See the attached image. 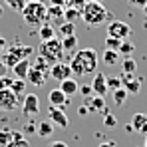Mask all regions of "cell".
Wrapping results in <instances>:
<instances>
[{
	"label": "cell",
	"mask_w": 147,
	"mask_h": 147,
	"mask_svg": "<svg viewBox=\"0 0 147 147\" xmlns=\"http://www.w3.org/2000/svg\"><path fill=\"white\" fill-rule=\"evenodd\" d=\"M121 66H123V74H125V76H133L135 70H137V64H135V60H131V58H125L121 62Z\"/></svg>",
	"instance_id": "obj_27"
},
{
	"label": "cell",
	"mask_w": 147,
	"mask_h": 147,
	"mask_svg": "<svg viewBox=\"0 0 147 147\" xmlns=\"http://www.w3.org/2000/svg\"><path fill=\"white\" fill-rule=\"evenodd\" d=\"M48 20L54 28H60V26L66 22L64 8H62V6H48V18H46V22H48Z\"/></svg>",
	"instance_id": "obj_12"
},
{
	"label": "cell",
	"mask_w": 147,
	"mask_h": 147,
	"mask_svg": "<svg viewBox=\"0 0 147 147\" xmlns=\"http://www.w3.org/2000/svg\"><path fill=\"white\" fill-rule=\"evenodd\" d=\"M119 58H121V54H119L117 50H105V52L101 54V60H103L105 66H115V64L119 62Z\"/></svg>",
	"instance_id": "obj_21"
},
{
	"label": "cell",
	"mask_w": 147,
	"mask_h": 147,
	"mask_svg": "<svg viewBox=\"0 0 147 147\" xmlns=\"http://www.w3.org/2000/svg\"><path fill=\"white\" fill-rule=\"evenodd\" d=\"M98 52L94 48H84L74 52L72 60H70V68H72V74L82 78V76H90L98 70Z\"/></svg>",
	"instance_id": "obj_1"
},
{
	"label": "cell",
	"mask_w": 147,
	"mask_h": 147,
	"mask_svg": "<svg viewBox=\"0 0 147 147\" xmlns=\"http://www.w3.org/2000/svg\"><path fill=\"white\" fill-rule=\"evenodd\" d=\"M10 90L18 96V98L22 99L26 96V80H18V78H14V82H12V86H10Z\"/></svg>",
	"instance_id": "obj_24"
},
{
	"label": "cell",
	"mask_w": 147,
	"mask_h": 147,
	"mask_svg": "<svg viewBox=\"0 0 147 147\" xmlns=\"http://www.w3.org/2000/svg\"><path fill=\"white\" fill-rule=\"evenodd\" d=\"M36 129H38V123H34L32 119H30V121L24 125V129H22V131L28 133V135H34V133H36Z\"/></svg>",
	"instance_id": "obj_37"
},
{
	"label": "cell",
	"mask_w": 147,
	"mask_h": 147,
	"mask_svg": "<svg viewBox=\"0 0 147 147\" xmlns=\"http://www.w3.org/2000/svg\"><path fill=\"white\" fill-rule=\"evenodd\" d=\"M30 68H32V62L26 58V60L18 62V64L12 68V72H14V76H16L18 80H26V76H28V72H30Z\"/></svg>",
	"instance_id": "obj_20"
},
{
	"label": "cell",
	"mask_w": 147,
	"mask_h": 147,
	"mask_svg": "<svg viewBox=\"0 0 147 147\" xmlns=\"http://www.w3.org/2000/svg\"><path fill=\"white\" fill-rule=\"evenodd\" d=\"M62 48H64V52H76V48H78V36L76 34H72V36H66V38H62Z\"/></svg>",
	"instance_id": "obj_23"
},
{
	"label": "cell",
	"mask_w": 147,
	"mask_h": 147,
	"mask_svg": "<svg viewBox=\"0 0 147 147\" xmlns=\"http://www.w3.org/2000/svg\"><path fill=\"white\" fill-rule=\"evenodd\" d=\"M92 90H94V94H96V96L105 98V94L109 92V90H107V76H105V74H96V76H94Z\"/></svg>",
	"instance_id": "obj_13"
},
{
	"label": "cell",
	"mask_w": 147,
	"mask_h": 147,
	"mask_svg": "<svg viewBox=\"0 0 147 147\" xmlns=\"http://www.w3.org/2000/svg\"><path fill=\"white\" fill-rule=\"evenodd\" d=\"M119 88H123L121 84V78H107V90H119Z\"/></svg>",
	"instance_id": "obj_35"
},
{
	"label": "cell",
	"mask_w": 147,
	"mask_h": 147,
	"mask_svg": "<svg viewBox=\"0 0 147 147\" xmlns=\"http://www.w3.org/2000/svg\"><path fill=\"white\" fill-rule=\"evenodd\" d=\"M12 82H14V78H4V76H0V90H10V86H12Z\"/></svg>",
	"instance_id": "obj_38"
},
{
	"label": "cell",
	"mask_w": 147,
	"mask_h": 147,
	"mask_svg": "<svg viewBox=\"0 0 147 147\" xmlns=\"http://www.w3.org/2000/svg\"><path fill=\"white\" fill-rule=\"evenodd\" d=\"M86 2L88 0H66V8H78V10H82Z\"/></svg>",
	"instance_id": "obj_36"
},
{
	"label": "cell",
	"mask_w": 147,
	"mask_h": 147,
	"mask_svg": "<svg viewBox=\"0 0 147 147\" xmlns=\"http://www.w3.org/2000/svg\"><path fill=\"white\" fill-rule=\"evenodd\" d=\"M22 113L28 119H32L34 115L40 113V98L36 94H26L22 99Z\"/></svg>",
	"instance_id": "obj_8"
},
{
	"label": "cell",
	"mask_w": 147,
	"mask_h": 147,
	"mask_svg": "<svg viewBox=\"0 0 147 147\" xmlns=\"http://www.w3.org/2000/svg\"><path fill=\"white\" fill-rule=\"evenodd\" d=\"M121 84L127 94H139L141 90V78H133V76H121Z\"/></svg>",
	"instance_id": "obj_15"
},
{
	"label": "cell",
	"mask_w": 147,
	"mask_h": 147,
	"mask_svg": "<svg viewBox=\"0 0 147 147\" xmlns=\"http://www.w3.org/2000/svg\"><path fill=\"white\" fill-rule=\"evenodd\" d=\"M22 20L30 26H42L48 18V4H44L42 0H30L22 8Z\"/></svg>",
	"instance_id": "obj_3"
},
{
	"label": "cell",
	"mask_w": 147,
	"mask_h": 147,
	"mask_svg": "<svg viewBox=\"0 0 147 147\" xmlns=\"http://www.w3.org/2000/svg\"><path fill=\"white\" fill-rule=\"evenodd\" d=\"M98 147H117V143L115 141H101Z\"/></svg>",
	"instance_id": "obj_42"
},
{
	"label": "cell",
	"mask_w": 147,
	"mask_h": 147,
	"mask_svg": "<svg viewBox=\"0 0 147 147\" xmlns=\"http://www.w3.org/2000/svg\"><path fill=\"white\" fill-rule=\"evenodd\" d=\"M2 14H4V6L0 4V16H2Z\"/></svg>",
	"instance_id": "obj_49"
},
{
	"label": "cell",
	"mask_w": 147,
	"mask_h": 147,
	"mask_svg": "<svg viewBox=\"0 0 147 147\" xmlns=\"http://www.w3.org/2000/svg\"><path fill=\"white\" fill-rule=\"evenodd\" d=\"M64 16H66V22H74L76 18H82V10H78V8H64Z\"/></svg>",
	"instance_id": "obj_31"
},
{
	"label": "cell",
	"mask_w": 147,
	"mask_h": 147,
	"mask_svg": "<svg viewBox=\"0 0 147 147\" xmlns=\"http://www.w3.org/2000/svg\"><path fill=\"white\" fill-rule=\"evenodd\" d=\"M72 68H70V64H66V62H56L52 68H50V78H54L56 82H64V80H68V78H72Z\"/></svg>",
	"instance_id": "obj_9"
},
{
	"label": "cell",
	"mask_w": 147,
	"mask_h": 147,
	"mask_svg": "<svg viewBox=\"0 0 147 147\" xmlns=\"http://www.w3.org/2000/svg\"><path fill=\"white\" fill-rule=\"evenodd\" d=\"M54 123L50 121V119H44V121H38V129H36V133L40 135V137H50L52 133H54Z\"/></svg>",
	"instance_id": "obj_22"
},
{
	"label": "cell",
	"mask_w": 147,
	"mask_h": 147,
	"mask_svg": "<svg viewBox=\"0 0 147 147\" xmlns=\"http://www.w3.org/2000/svg\"><path fill=\"white\" fill-rule=\"evenodd\" d=\"M133 50H135V46H133L129 40H123L121 46H119V54H123V56H127V58H129V56L133 54Z\"/></svg>",
	"instance_id": "obj_32"
},
{
	"label": "cell",
	"mask_w": 147,
	"mask_h": 147,
	"mask_svg": "<svg viewBox=\"0 0 147 147\" xmlns=\"http://www.w3.org/2000/svg\"><path fill=\"white\" fill-rule=\"evenodd\" d=\"M6 50V40H4V36H0V54Z\"/></svg>",
	"instance_id": "obj_45"
},
{
	"label": "cell",
	"mask_w": 147,
	"mask_h": 147,
	"mask_svg": "<svg viewBox=\"0 0 147 147\" xmlns=\"http://www.w3.org/2000/svg\"><path fill=\"white\" fill-rule=\"evenodd\" d=\"M125 133H135V129H133V125H131V123H127V125H125Z\"/></svg>",
	"instance_id": "obj_46"
},
{
	"label": "cell",
	"mask_w": 147,
	"mask_h": 147,
	"mask_svg": "<svg viewBox=\"0 0 147 147\" xmlns=\"http://www.w3.org/2000/svg\"><path fill=\"white\" fill-rule=\"evenodd\" d=\"M129 4H133V6H139V8H143L147 4V0H127Z\"/></svg>",
	"instance_id": "obj_41"
},
{
	"label": "cell",
	"mask_w": 147,
	"mask_h": 147,
	"mask_svg": "<svg viewBox=\"0 0 147 147\" xmlns=\"http://www.w3.org/2000/svg\"><path fill=\"white\" fill-rule=\"evenodd\" d=\"M82 20H84V24H88V26H101V24H105L107 20L111 22L113 16H111V12L101 2H86L84 8H82Z\"/></svg>",
	"instance_id": "obj_2"
},
{
	"label": "cell",
	"mask_w": 147,
	"mask_h": 147,
	"mask_svg": "<svg viewBox=\"0 0 147 147\" xmlns=\"http://www.w3.org/2000/svg\"><path fill=\"white\" fill-rule=\"evenodd\" d=\"M50 121L54 123V125H58V127H62V129H66L68 125H70V119H68V115H66V111L64 109H60V107H52L50 105Z\"/></svg>",
	"instance_id": "obj_11"
},
{
	"label": "cell",
	"mask_w": 147,
	"mask_h": 147,
	"mask_svg": "<svg viewBox=\"0 0 147 147\" xmlns=\"http://www.w3.org/2000/svg\"><path fill=\"white\" fill-rule=\"evenodd\" d=\"M56 30H58V34H60L62 38L76 34V26H74V22H64V24L60 26V28H56Z\"/></svg>",
	"instance_id": "obj_26"
},
{
	"label": "cell",
	"mask_w": 147,
	"mask_h": 147,
	"mask_svg": "<svg viewBox=\"0 0 147 147\" xmlns=\"http://www.w3.org/2000/svg\"><path fill=\"white\" fill-rule=\"evenodd\" d=\"M107 36L117 38V40H127L131 36V26L123 20H111L107 22Z\"/></svg>",
	"instance_id": "obj_6"
},
{
	"label": "cell",
	"mask_w": 147,
	"mask_h": 147,
	"mask_svg": "<svg viewBox=\"0 0 147 147\" xmlns=\"http://www.w3.org/2000/svg\"><path fill=\"white\" fill-rule=\"evenodd\" d=\"M88 2H103V0H88Z\"/></svg>",
	"instance_id": "obj_50"
},
{
	"label": "cell",
	"mask_w": 147,
	"mask_h": 147,
	"mask_svg": "<svg viewBox=\"0 0 147 147\" xmlns=\"http://www.w3.org/2000/svg\"><path fill=\"white\" fill-rule=\"evenodd\" d=\"M60 90H62L68 98H72V96H76V94L80 92V84H78L74 78H68V80L60 82Z\"/></svg>",
	"instance_id": "obj_17"
},
{
	"label": "cell",
	"mask_w": 147,
	"mask_h": 147,
	"mask_svg": "<svg viewBox=\"0 0 147 147\" xmlns=\"http://www.w3.org/2000/svg\"><path fill=\"white\" fill-rule=\"evenodd\" d=\"M131 125H133L135 133L147 135V113H135L133 119H131Z\"/></svg>",
	"instance_id": "obj_18"
},
{
	"label": "cell",
	"mask_w": 147,
	"mask_h": 147,
	"mask_svg": "<svg viewBox=\"0 0 147 147\" xmlns=\"http://www.w3.org/2000/svg\"><path fill=\"white\" fill-rule=\"evenodd\" d=\"M48 147H68V143H64V141H52Z\"/></svg>",
	"instance_id": "obj_43"
},
{
	"label": "cell",
	"mask_w": 147,
	"mask_h": 147,
	"mask_svg": "<svg viewBox=\"0 0 147 147\" xmlns=\"http://www.w3.org/2000/svg\"><path fill=\"white\" fill-rule=\"evenodd\" d=\"M103 125L105 127H115L117 125V117L111 111H103Z\"/></svg>",
	"instance_id": "obj_33"
},
{
	"label": "cell",
	"mask_w": 147,
	"mask_h": 147,
	"mask_svg": "<svg viewBox=\"0 0 147 147\" xmlns=\"http://www.w3.org/2000/svg\"><path fill=\"white\" fill-rule=\"evenodd\" d=\"M38 54L42 58H46L50 64L54 66L56 62L62 60V54H64V48H62V38H52V40H46L38 46Z\"/></svg>",
	"instance_id": "obj_5"
},
{
	"label": "cell",
	"mask_w": 147,
	"mask_h": 147,
	"mask_svg": "<svg viewBox=\"0 0 147 147\" xmlns=\"http://www.w3.org/2000/svg\"><path fill=\"white\" fill-rule=\"evenodd\" d=\"M8 147H30V145H28V141L22 137V131H14V139L10 141Z\"/></svg>",
	"instance_id": "obj_28"
},
{
	"label": "cell",
	"mask_w": 147,
	"mask_h": 147,
	"mask_svg": "<svg viewBox=\"0 0 147 147\" xmlns=\"http://www.w3.org/2000/svg\"><path fill=\"white\" fill-rule=\"evenodd\" d=\"M12 139H14V131L8 127H2L0 129V147H8Z\"/></svg>",
	"instance_id": "obj_25"
},
{
	"label": "cell",
	"mask_w": 147,
	"mask_h": 147,
	"mask_svg": "<svg viewBox=\"0 0 147 147\" xmlns=\"http://www.w3.org/2000/svg\"><path fill=\"white\" fill-rule=\"evenodd\" d=\"M86 107L90 113H101V111H107L105 107V99L101 96H92V98H86Z\"/></svg>",
	"instance_id": "obj_14"
},
{
	"label": "cell",
	"mask_w": 147,
	"mask_h": 147,
	"mask_svg": "<svg viewBox=\"0 0 147 147\" xmlns=\"http://www.w3.org/2000/svg\"><path fill=\"white\" fill-rule=\"evenodd\" d=\"M38 36H40L42 42H46V40H52V38H58V30L50 24V22H44V24L38 28Z\"/></svg>",
	"instance_id": "obj_19"
},
{
	"label": "cell",
	"mask_w": 147,
	"mask_h": 147,
	"mask_svg": "<svg viewBox=\"0 0 147 147\" xmlns=\"http://www.w3.org/2000/svg\"><path fill=\"white\" fill-rule=\"evenodd\" d=\"M48 101L52 107H60V109H64L68 103H70V98L60 90V88H56V90H52L48 94Z\"/></svg>",
	"instance_id": "obj_10"
},
{
	"label": "cell",
	"mask_w": 147,
	"mask_h": 147,
	"mask_svg": "<svg viewBox=\"0 0 147 147\" xmlns=\"http://www.w3.org/2000/svg\"><path fill=\"white\" fill-rule=\"evenodd\" d=\"M127 92H125V88H119V90H115L113 92V103L115 105H123L125 103V99H127Z\"/></svg>",
	"instance_id": "obj_29"
},
{
	"label": "cell",
	"mask_w": 147,
	"mask_h": 147,
	"mask_svg": "<svg viewBox=\"0 0 147 147\" xmlns=\"http://www.w3.org/2000/svg\"><path fill=\"white\" fill-rule=\"evenodd\" d=\"M143 147H147V135H145V143H143Z\"/></svg>",
	"instance_id": "obj_51"
},
{
	"label": "cell",
	"mask_w": 147,
	"mask_h": 147,
	"mask_svg": "<svg viewBox=\"0 0 147 147\" xmlns=\"http://www.w3.org/2000/svg\"><path fill=\"white\" fill-rule=\"evenodd\" d=\"M48 4L50 6H62V8H66V0H50Z\"/></svg>",
	"instance_id": "obj_40"
},
{
	"label": "cell",
	"mask_w": 147,
	"mask_h": 147,
	"mask_svg": "<svg viewBox=\"0 0 147 147\" xmlns=\"http://www.w3.org/2000/svg\"><path fill=\"white\" fill-rule=\"evenodd\" d=\"M48 80V74L40 72V70H36V68H30V72H28V76H26V82L28 84H32V86H44V82Z\"/></svg>",
	"instance_id": "obj_16"
},
{
	"label": "cell",
	"mask_w": 147,
	"mask_h": 147,
	"mask_svg": "<svg viewBox=\"0 0 147 147\" xmlns=\"http://www.w3.org/2000/svg\"><path fill=\"white\" fill-rule=\"evenodd\" d=\"M78 113H80V115H88L90 111H88V107H86V105H82V107H78Z\"/></svg>",
	"instance_id": "obj_44"
},
{
	"label": "cell",
	"mask_w": 147,
	"mask_h": 147,
	"mask_svg": "<svg viewBox=\"0 0 147 147\" xmlns=\"http://www.w3.org/2000/svg\"><path fill=\"white\" fill-rule=\"evenodd\" d=\"M6 2V6L10 8V10H16V12H22V8H24L26 4L30 2V0H4Z\"/></svg>",
	"instance_id": "obj_30"
},
{
	"label": "cell",
	"mask_w": 147,
	"mask_h": 147,
	"mask_svg": "<svg viewBox=\"0 0 147 147\" xmlns=\"http://www.w3.org/2000/svg\"><path fill=\"white\" fill-rule=\"evenodd\" d=\"M80 92H82V96H84V98H92V94H94L92 84H90V86H80Z\"/></svg>",
	"instance_id": "obj_39"
},
{
	"label": "cell",
	"mask_w": 147,
	"mask_h": 147,
	"mask_svg": "<svg viewBox=\"0 0 147 147\" xmlns=\"http://www.w3.org/2000/svg\"><path fill=\"white\" fill-rule=\"evenodd\" d=\"M123 40H117V38H111V36H107L105 38V50H117L119 52V46H121Z\"/></svg>",
	"instance_id": "obj_34"
},
{
	"label": "cell",
	"mask_w": 147,
	"mask_h": 147,
	"mask_svg": "<svg viewBox=\"0 0 147 147\" xmlns=\"http://www.w3.org/2000/svg\"><path fill=\"white\" fill-rule=\"evenodd\" d=\"M6 72V64H4V62H2V60H0V76H2V74Z\"/></svg>",
	"instance_id": "obj_47"
},
{
	"label": "cell",
	"mask_w": 147,
	"mask_h": 147,
	"mask_svg": "<svg viewBox=\"0 0 147 147\" xmlns=\"http://www.w3.org/2000/svg\"><path fill=\"white\" fill-rule=\"evenodd\" d=\"M141 10H143V14H145V16H147V4H145V6H143V8H141Z\"/></svg>",
	"instance_id": "obj_48"
},
{
	"label": "cell",
	"mask_w": 147,
	"mask_h": 147,
	"mask_svg": "<svg viewBox=\"0 0 147 147\" xmlns=\"http://www.w3.org/2000/svg\"><path fill=\"white\" fill-rule=\"evenodd\" d=\"M20 107V98L12 90H0V109L2 111H14Z\"/></svg>",
	"instance_id": "obj_7"
},
{
	"label": "cell",
	"mask_w": 147,
	"mask_h": 147,
	"mask_svg": "<svg viewBox=\"0 0 147 147\" xmlns=\"http://www.w3.org/2000/svg\"><path fill=\"white\" fill-rule=\"evenodd\" d=\"M32 52H34L32 46L14 44V46L6 48V52L2 54V58H0V60L6 64V68H14L18 62H22V60H26V58H30V56H32Z\"/></svg>",
	"instance_id": "obj_4"
}]
</instances>
